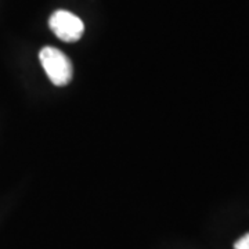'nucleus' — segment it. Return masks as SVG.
<instances>
[{"mask_svg":"<svg viewBox=\"0 0 249 249\" xmlns=\"http://www.w3.org/2000/svg\"><path fill=\"white\" fill-rule=\"evenodd\" d=\"M234 249H249V232L242 235L240 240L235 241Z\"/></svg>","mask_w":249,"mask_h":249,"instance_id":"7ed1b4c3","label":"nucleus"},{"mask_svg":"<svg viewBox=\"0 0 249 249\" xmlns=\"http://www.w3.org/2000/svg\"><path fill=\"white\" fill-rule=\"evenodd\" d=\"M39 60L46 75L55 86H65L72 80L71 60L55 47H43L39 53Z\"/></svg>","mask_w":249,"mask_h":249,"instance_id":"f257e3e1","label":"nucleus"},{"mask_svg":"<svg viewBox=\"0 0 249 249\" xmlns=\"http://www.w3.org/2000/svg\"><path fill=\"white\" fill-rule=\"evenodd\" d=\"M49 27L54 32V35L62 42H78L83 32L85 24L78 16L72 14L67 10H57L52 14L49 19Z\"/></svg>","mask_w":249,"mask_h":249,"instance_id":"f03ea898","label":"nucleus"}]
</instances>
